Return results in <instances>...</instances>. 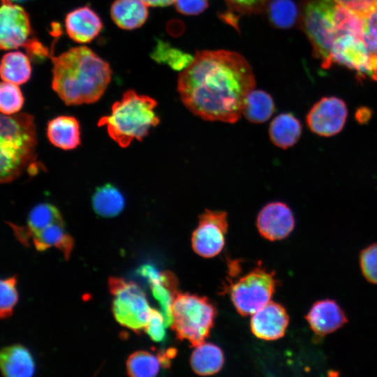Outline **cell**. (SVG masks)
Instances as JSON below:
<instances>
[{"instance_id":"36","label":"cell","mask_w":377,"mask_h":377,"mask_svg":"<svg viewBox=\"0 0 377 377\" xmlns=\"http://www.w3.org/2000/svg\"><path fill=\"white\" fill-rule=\"evenodd\" d=\"M177 10L184 15H194L202 13L208 5V0H176Z\"/></svg>"},{"instance_id":"39","label":"cell","mask_w":377,"mask_h":377,"mask_svg":"<svg viewBox=\"0 0 377 377\" xmlns=\"http://www.w3.org/2000/svg\"><path fill=\"white\" fill-rule=\"evenodd\" d=\"M147 6H167L175 2L176 0H142Z\"/></svg>"},{"instance_id":"8","label":"cell","mask_w":377,"mask_h":377,"mask_svg":"<svg viewBox=\"0 0 377 377\" xmlns=\"http://www.w3.org/2000/svg\"><path fill=\"white\" fill-rule=\"evenodd\" d=\"M276 286L274 272L256 267L232 285L231 300L239 314L252 315L270 301Z\"/></svg>"},{"instance_id":"18","label":"cell","mask_w":377,"mask_h":377,"mask_svg":"<svg viewBox=\"0 0 377 377\" xmlns=\"http://www.w3.org/2000/svg\"><path fill=\"white\" fill-rule=\"evenodd\" d=\"M47 136L54 147L64 150L75 149L80 144V126L72 116H58L47 123Z\"/></svg>"},{"instance_id":"12","label":"cell","mask_w":377,"mask_h":377,"mask_svg":"<svg viewBox=\"0 0 377 377\" xmlns=\"http://www.w3.org/2000/svg\"><path fill=\"white\" fill-rule=\"evenodd\" d=\"M295 218L290 208L276 201L267 204L258 213L256 225L260 234L270 241L287 237L295 228Z\"/></svg>"},{"instance_id":"25","label":"cell","mask_w":377,"mask_h":377,"mask_svg":"<svg viewBox=\"0 0 377 377\" xmlns=\"http://www.w3.org/2000/svg\"><path fill=\"white\" fill-rule=\"evenodd\" d=\"M91 204L94 212L105 218L116 216L124 207V198L114 186L107 184L96 188Z\"/></svg>"},{"instance_id":"22","label":"cell","mask_w":377,"mask_h":377,"mask_svg":"<svg viewBox=\"0 0 377 377\" xmlns=\"http://www.w3.org/2000/svg\"><path fill=\"white\" fill-rule=\"evenodd\" d=\"M30 239L38 251L55 246L63 253L66 259H68L73 247V239L65 231L64 221L49 225L32 235L28 242Z\"/></svg>"},{"instance_id":"35","label":"cell","mask_w":377,"mask_h":377,"mask_svg":"<svg viewBox=\"0 0 377 377\" xmlns=\"http://www.w3.org/2000/svg\"><path fill=\"white\" fill-rule=\"evenodd\" d=\"M232 11L240 14L257 13L263 11L269 0H225Z\"/></svg>"},{"instance_id":"13","label":"cell","mask_w":377,"mask_h":377,"mask_svg":"<svg viewBox=\"0 0 377 377\" xmlns=\"http://www.w3.org/2000/svg\"><path fill=\"white\" fill-rule=\"evenodd\" d=\"M251 316V329L256 337L271 341L285 334L289 316L281 304L269 301Z\"/></svg>"},{"instance_id":"40","label":"cell","mask_w":377,"mask_h":377,"mask_svg":"<svg viewBox=\"0 0 377 377\" xmlns=\"http://www.w3.org/2000/svg\"><path fill=\"white\" fill-rule=\"evenodd\" d=\"M12 1H26V0H11Z\"/></svg>"},{"instance_id":"26","label":"cell","mask_w":377,"mask_h":377,"mask_svg":"<svg viewBox=\"0 0 377 377\" xmlns=\"http://www.w3.org/2000/svg\"><path fill=\"white\" fill-rule=\"evenodd\" d=\"M274 109V101L269 94L253 89L244 101L242 114L251 122L263 123L272 117Z\"/></svg>"},{"instance_id":"23","label":"cell","mask_w":377,"mask_h":377,"mask_svg":"<svg viewBox=\"0 0 377 377\" xmlns=\"http://www.w3.org/2000/svg\"><path fill=\"white\" fill-rule=\"evenodd\" d=\"M194 348L190 362L195 373L201 376H208L214 374L221 369L224 356L219 346L203 342Z\"/></svg>"},{"instance_id":"16","label":"cell","mask_w":377,"mask_h":377,"mask_svg":"<svg viewBox=\"0 0 377 377\" xmlns=\"http://www.w3.org/2000/svg\"><path fill=\"white\" fill-rule=\"evenodd\" d=\"M68 36L79 43H87L101 32L103 24L98 15L89 7L77 8L68 13L65 18Z\"/></svg>"},{"instance_id":"7","label":"cell","mask_w":377,"mask_h":377,"mask_svg":"<svg viewBox=\"0 0 377 377\" xmlns=\"http://www.w3.org/2000/svg\"><path fill=\"white\" fill-rule=\"evenodd\" d=\"M108 286L116 320L135 332L145 330L151 308L143 290L133 282L116 277L109 279Z\"/></svg>"},{"instance_id":"21","label":"cell","mask_w":377,"mask_h":377,"mask_svg":"<svg viewBox=\"0 0 377 377\" xmlns=\"http://www.w3.org/2000/svg\"><path fill=\"white\" fill-rule=\"evenodd\" d=\"M302 126L300 120L292 113H281L272 121L269 135L272 143L281 149L293 147L300 140Z\"/></svg>"},{"instance_id":"27","label":"cell","mask_w":377,"mask_h":377,"mask_svg":"<svg viewBox=\"0 0 377 377\" xmlns=\"http://www.w3.org/2000/svg\"><path fill=\"white\" fill-rule=\"evenodd\" d=\"M161 361L158 355L139 350L131 354L126 361V370L133 377H153L159 371Z\"/></svg>"},{"instance_id":"31","label":"cell","mask_w":377,"mask_h":377,"mask_svg":"<svg viewBox=\"0 0 377 377\" xmlns=\"http://www.w3.org/2000/svg\"><path fill=\"white\" fill-rule=\"evenodd\" d=\"M15 276L1 280L0 283V316L6 318L11 316L18 299L15 288Z\"/></svg>"},{"instance_id":"17","label":"cell","mask_w":377,"mask_h":377,"mask_svg":"<svg viewBox=\"0 0 377 377\" xmlns=\"http://www.w3.org/2000/svg\"><path fill=\"white\" fill-rule=\"evenodd\" d=\"M64 221L59 210L53 205L43 202L34 206L29 212L27 225L15 226L9 223L17 239L24 244H28L29 239L34 233L50 224Z\"/></svg>"},{"instance_id":"19","label":"cell","mask_w":377,"mask_h":377,"mask_svg":"<svg viewBox=\"0 0 377 377\" xmlns=\"http://www.w3.org/2000/svg\"><path fill=\"white\" fill-rule=\"evenodd\" d=\"M0 367L4 376L31 377L35 364L29 351L21 345L3 348L0 353Z\"/></svg>"},{"instance_id":"20","label":"cell","mask_w":377,"mask_h":377,"mask_svg":"<svg viewBox=\"0 0 377 377\" xmlns=\"http://www.w3.org/2000/svg\"><path fill=\"white\" fill-rule=\"evenodd\" d=\"M110 15L119 27L133 30L145 22L148 16L147 6L142 0H115L112 4Z\"/></svg>"},{"instance_id":"6","label":"cell","mask_w":377,"mask_h":377,"mask_svg":"<svg viewBox=\"0 0 377 377\" xmlns=\"http://www.w3.org/2000/svg\"><path fill=\"white\" fill-rule=\"evenodd\" d=\"M216 309L205 297L177 291L172 304V330L191 347L203 342L213 327Z\"/></svg>"},{"instance_id":"2","label":"cell","mask_w":377,"mask_h":377,"mask_svg":"<svg viewBox=\"0 0 377 377\" xmlns=\"http://www.w3.org/2000/svg\"><path fill=\"white\" fill-rule=\"evenodd\" d=\"M51 58L52 87L67 105L96 102L110 82L108 63L86 46L70 48Z\"/></svg>"},{"instance_id":"15","label":"cell","mask_w":377,"mask_h":377,"mask_svg":"<svg viewBox=\"0 0 377 377\" xmlns=\"http://www.w3.org/2000/svg\"><path fill=\"white\" fill-rule=\"evenodd\" d=\"M138 272L147 278L154 297L159 302L165 325L172 324V304L177 290V281L170 272H158L151 265H143Z\"/></svg>"},{"instance_id":"37","label":"cell","mask_w":377,"mask_h":377,"mask_svg":"<svg viewBox=\"0 0 377 377\" xmlns=\"http://www.w3.org/2000/svg\"><path fill=\"white\" fill-rule=\"evenodd\" d=\"M337 3L359 14L377 8V0H334Z\"/></svg>"},{"instance_id":"5","label":"cell","mask_w":377,"mask_h":377,"mask_svg":"<svg viewBox=\"0 0 377 377\" xmlns=\"http://www.w3.org/2000/svg\"><path fill=\"white\" fill-rule=\"evenodd\" d=\"M37 145L34 117L26 112L0 118V182L9 183L20 175L35 157Z\"/></svg>"},{"instance_id":"24","label":"cell","mask_w":377,"mask_h":377,"mask_svg":"<svg viewBox=\"0 0 377 377\" xmlns=\"http://www.w3.org/2000/svg\"><path fill=\"white\" fill-rule=\"evenodd\" d=\"M0 73L3 81L17 85L27 82L31 74L28 56L15 50L6 53L1 59Z\"/></svg>"},{"instance_id":"30","label":"cell","mask_w":377,"mask_h":377,"mask_svg":"<svg viewBox=\"0 0 377 377\" xmlns=\"http://www.w3.org/2000/svg\"><path fill=\"white\" fill-rule=\"evenodd\" d=\"M24 105V97L17 84L2 81L0 85V111L11 115L18 113Z\"/></svg>"},{"instance_id":"4","label":"cell","mask_w":377,"mask_h":377,"mask_svg":"<svg viewBox=\"0 0 377 377\" xmlns=\"http://www.w3.org/2000/svg\"><path fill=\"white\" fill-rule=\"evenodd\" d=\"M358 15L334 0H309L302 13V27L313 55L325 65L336 38L358 22Z\"/></svg>"},{"instance_id":"11","label":"cell","mask_w":377,"mask_h":377,"mask_svg":"<svg viewBox=\"0 0 377 377\" xmlns=\"http://www.w3.org/2000/svg\"><path fill=\"white\" fill-rule=\"evenodd\" d=\"M348 117L346 103L336 96L323 97L308 112L306 121L313 133L332 137L343 128Z\"/></svg>"},{"instance_id":"28","label":"cell","mask_w":377,"mask_h":377,"mask_svg":"<svg viewBox=\"0 0 377 377\" xmlns=\"http://www.w3.org/2000/svg\"><path fill=\"white\" fill-rule=\"evenodd\" d=\"M271 23L280 29H288L295 23L298 11L292 0H269L266 6Z\"/></svg>"},{"instance_id":"34","label":"cell","mask_w":377,"mask_h":377,"mask_svg":"<svg viewBox=\"0 0 377 377\" xmlns=\"http://www.w3.org/2000/svg\"><path fill=\"white\" fill-rule=\"evenodd\" d=\"M165 318L162 313L151 309L145 331L154 341H161L165 335Z\"/></svg>"},{"instance_id":"38","label":"cell","mask_w":377,"mask_h":377,"mask_svg":"<svg viewBox=\"0 0 377 377\" xmlns=\"http://www.w3.org/2000/svg\"><path fill=\"white\" fill-rule=\"evenodd\" d=\"M372 110L365 106L358 108L355 112V119L360 124H366L371 119Z\"/></svg>"},{"instance_id":"29","label":"cell","mask_w":377,"mask_h":377,"mask_svg":"<svg viewBox=\"0 0 377 377\" xmlns=\"http://www.w3.org/2000/svg\"><path fill=\"white\" fill-rule=\"evenodd\" d=\"M151 57L158 63L168 64L176 71L186 69L194 58L188 53L171 47L168 43L160 40H158Z\"/></svg>"},{"instance_id":"33","label":"cell","mask_w":377,"mask_h":377,"mask_svg":"<svg viewBox=\"0 0 377 377\" xmlns=\"http://www.w3.org/2000/svg\"><path fill=\"white\" fill-rule=\"evenodd\" d=\"M360 267L367 281L377 285V243L363 249L359 256Z\"/></svg>"},{"instance_id":"1","label":"cell","mask_w":377,"mask_h":377,"mask_svg":"<svg viewBox=\"0 0 377 377\" xmlns=\"http://www.w3.org/2000/svg\"><path fill=\"white\" fill-rule=\"evenodd\" d=\"M255 85L251 67L241 54L204 50L180 73L177 90L193 114L205 120L235 123Z\"/></svg>"},{"instance_id":"14","label":"cell","mask_w":377,"mask_h":377,"mask_svg":"<svg viewBox=\"0 0 377 377\" xmlns=\"http://www.w3.org/2000/svg\"><path fill=\"white\" fill-rule=\"evenodd\" d=\"M304 318L311 330L320 337L337 331L348 320L343 309L335 300L331 299L314 302Z\"/></svg>"},{"instance_id":"32","label":"cell","mask_w":377,"mask_h":377,"mask_svg":"<svg viewBox=\"0 0 377 377\" xmlns=\"http://www.w3.org/2000/svg\"><path fill=\"white\" fill-rule=\"evenodd\" d=\"M360 15L362 21L364 43L371 54L377 55V8Z\"/></svg>"},{"instance_id":"3","label":"cell","mask_w":377,"mask_h":377,"mask_svg":"<svg viewBox=\"0 0 377 377\" xmlns=\"http://www.w3.org/2000/svg\"><path fill=\"white\" fill-rule=\"evenodd\" d=\"M156 105L154 98L128 90L113 103L110 113L100 118L98 126H105L109 136L126 148L133 140L141 141L158 124L160 119L154 112Z\"/></svg>"},{"instance_id":"10","label":"cell","mask_w":377,"mask_h":377,"mask_svg":"<svg viewBox=\"0 0 377 377\" xmlns=\"http://www.w3.org/2000/svg\"><path fill=\"white\" fill-rule=\"evenodd\" d=\"M31 27L25 10L11 0H1L0 9V47L13 50L31 44Z\"/></svg>"},{"instance_id":"9","label":"cell","mask_w":377,"mask_h":377,"mask_svg":"<svg viewBox=\"0 0 377 377\" xmlns=\"http://www.w3.org/2000/svg\"><path fill=\"white\" fill-rule=\"evenodd\" d=\"M227 213L206 209L199 216V222L191 237L194 251L204 258L219 254L225 244L228 230Z\"/></svg>"}]
</instances>
